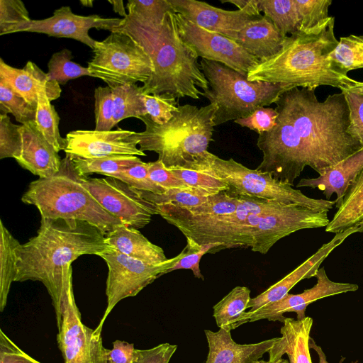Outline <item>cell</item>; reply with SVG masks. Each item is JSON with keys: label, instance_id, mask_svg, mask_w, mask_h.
Instances as JSON below:
<instances>
[{"label": "cell", "instance_id": "cell-60", "mask_svg": "<svg viewBox=\"0 0 363 363\" xmlns=\"http://www.w3.org/2000/svg\"><path fill=\"white\" fill-rule=\"evenodd\" d=\"M80 3L84 6L92 7L94 1L93 0H82V1H80Z\"/></svg>", "mask_w": 363, "mask_h": 363}, {"label": "cell", "instance_id": "cell-27", "mask_svg": "<svg viewBox=\"0 0 363 363\" xmlns=\"http://www.w3.org/2000/svg\"><path fill=\"white\" fill-rule=\"evenodd\" d=\"M114 250L150 264H160L169 259L164 250L151 242L138 229L121 224L106 236Z\"/></svg>", "mask_w": 363, "mask_h": 363}, {"label": "cell", "instance_id": "cell-44", "mask_svg": "<svg viewBox=\"0 0 363 363\" xmlns=\"http://www.w3.org/2000/svg\"><path fill=\"white\" fill-rule=\"evenodd\" d=\"M134 189L148 191L157 194L164 192V190L156 184L149 174V162H140L127 168L112 176Z\"/></svg>", "mask_w": 363, "mask_h": 363}, {"label": "cell", "instance_id": "cell-7", "mask_svg": "<svg viewBox=\"0 0 363 363\" xmlns=\"http://www.w3.org/2000/svg\"><path fill=\"white\" fill-rule=\"evenodd\" d=\"M71 157L65 155L60 170L48 178L31 182L21 201L33 205L42 218L86 221L105 236L123 224L98 203L82 182Z\"/></svg>", "mask_w": 363, "mask_h": 363}, {"label": "cell", "instance_id": "cell-19", "mask_svg": "<svg viewBox=\"0 0 363 363\" xmlns=\"http://www.w3.org/2000/svg\"><path fill=\"white\" fill-rule=\"evenodd\" d=\"M134 131L118 128L109 131L72 130L66 135L65 155L81 158L116 155L146 156L137 147Z\"/></svg>", "mask_w": 363, "mask_h": 363}, {"label": "cell", "instance_id": "cell-59", "mask_svg": "<svg viewBox=\"0 0 363 363\" xmlns=\"http://www.w3.org/2000/svg\"><path fill=\"white\" fill-rule=\"evenodd\" d=\"M254 363H290L289 361L285 359H282L281 358L280 359L276 361V362H266V361H264V360H257L255 361Z\"/></svg>", "mask_w": 363, "mask_h": 363}, {"label": "cell", "instance_id": "cell-37", "mask_svg": "<svg viewBox=\"0 0 363 363\" xmlns=\"http://www.w3.org/2000/svg\"><path fill=\"white\" fill-rule=\"evenodd\" d=\"M140 192L145 199L155 205H169L184 208L199 206L210 200L212 196L192 188L173 189L160 194L143 191Z\"/></svg>", "mask_w": 363, "mask_h": 363}, {"label": "cell", "instance_id": "cell-56", "mask_svg": "<svg viewBox=\"0 0 363 363\" xmlns=\"http://www.w3.org/2000/svg\"><path fill=\"white\" fill-rule=\"evenodd\" d=\"M221 3H230L235 5L238 9H244L255 6L258 0H220Z\"/></svg>", "mask_w": 363, "mask_h": 363}, {"label": "cell", "instance_id": "cell-49", "mask_svg": "<svg viewBox=\"0 0 363 363\" xmlns=\"http://www.w3.org/2000/svg\"><path fill=\"white\" fill-rule=\"evenodd\" d=\"M350 111L347 133L363 146V95L350 89H342Z\"/></svg>", "mask_w": 363, "mask_h": 363}, {"label": "cell", "instance_id": "cell-23", "mask_svg": "<svg viewBox=\"0 0 363 363\" xmlns=\"http://www.w3.org/2000/svg\"><path fill=\"white\" fill-rule=\"evenodd\" d=\"M204 332L209 349L206 363H254L269 351L277 339L241 345L233 340L230 331L220 328Z\"/></svg>", "mask_w": 363, "mask_h": 363}, {"label": "cell", "instance_id": "cell-18", "mask_svg": "<svg viewBox=\"0 0 363 363\" xmlns=\"http://www.w3.org/2000/svg\"><path fill=\"white\" fill-rule=\"evenodd\" d=\"M175 13L210 31L233 40L238 32L262 15L255 6L227 11L196 0H169Z\"/></svg>", "mask_w": 363, "mask_h": 363}, {"label": "cell", "instance_id": "cell-43", "mask_svg": "<svg viewBox=\"0 0 363 363\" xmlns=\"http://www.w3.org/2000/svg\"><path fill=\"white\" fill-rule=\"evenodd\" d=\"M219 243H208L198 245L192 240L186 239V246L182 251V256L167 272L166 274L177 269H191L196 278L204 279L199 267L201 257L207 252H211L213 249L218 250L220 248Z\"/></svg>", "mask_w": 363, "mask_h": 363}, {"label": "cell", "instance_id": "cell-52", "mask_svg": "<svg viewBox=\"0 0 363 363\" xmlns=\"http://www.w3.org/2000/svg\"><path fill=\"white\" fill-rule=\"evenodd\" d=\"M0 363H42L22 350L0 328Z\"/></svg>", "mask_w": 363, "mask_h": 363}, {"label": "cell", "instance_id": "cell-4", "mask_svg": "<svg viewBox=\"0 0 363 363\" xmlns=\"http://www.w3.org/2000/svg\"><path fill=\"white\" fill-rule=\"evenodd\" d=\"M334 26L335 17L330 16L313 30L286 36L279 52L259 62L247 74V79L279 84L288 90H315L320 86L352 89L359 81L349 77L330 58L339 43Z\"/></svg>", "mask_w": 363, "mask_h": 363}, {"label": "cell", "instance_id": "cell-25", "mask_svg": "<svg viewBox=\"0 0 363 363\" xmlns=\"http://www.w3.org/2000/svg\"><path fill=\"white\" fill-rule=\"evenodd\" d=\"M283 323L281 337H277L268 352L269 362H276L286 354L291 357L294 363H312L308 340L313 319L308 316L300 320L286 318Z\"/></svg>", "mask_w": 363, "mask_h": 363}, {"label": "cell", "instance_id": "cell-42", "mask_svg": "<svg viewBox=\"0 0 363 363\" xmlns=\"http://www.w3.org/2000/svg\"><path fill=\"white\" fill-rule=\"evenodd\" d=\"M144 102L147 111L145 116L159 125L170 121L179 106L176 98L167 93L145 94Z\"/></svg>", "mask_w": 363, "mask_h": 363}, {"label": "cell", "instance_id": "cell-54", "mask_svg": "<svg viewBox=\"0 0 363 363\" xmlns=\"http://www.w3.org/2000/svg\"><path fill=\"white\" fill-rule=\"evenodd\" d=\"M135 348L133 343L116 340L113 342V348L110 351L111 363H135Z\"/></svg>", "mask_w": 363, "mask_h": 363}, {"label": "cell", "instance_id": "cell-61", "mask_svg": "<svg viewBox=\"0 0 363 363\" xmlns=\"http://www.w3.org/2000/svg\"><path fill=\"white\" fill-rule=\"evenodd\" d=\"M290 363H294L293 359L291 357L288 356Z\"/></svg>", "mask_w": 363, "mask_h": 363}, {"label": "cell", "instance_id": "cell-29", "mask_svg": "<svg viewBox=\"0 0 363 363\" xmlns=\"http://www.w3.org/2000/svg\"><path fill=\"white\" fill-rule=\"evenodd\" d=\"M250 299L247 287L238 286L233 289L213 308L217 326L228 331L237 328Z\"/></svg>", "mask_w": 363, "mask_h": 363}, {"label": "cell", "instance_id": "cell-20", "mask_svg": "<svg viewBox=\"0 0 363 363\" xmlns=\"http://www.w3.org/2000/svg\"><path fill=\"white\" fill-rule=\"evenodd\" d=\"M362 232H363V224L336 233L330 241L323 244L315 254L294 270L262 294L251 298L247 305V308L250 309L247 312L252 313L265 305L281 300L300 281L315 277L322 262L335 248L350 235Z\"/></svg>", "mask_w": 363, "mask_h": 363}, {"label": "cell", "instance_id": "cell-6", "mask_svg": "<svg viewBox=\"0 0 363 363\" xmlns=\"http://www.w3.org/2000/svg\"><path fill=\"white\" fill-rule=\"evenodd\" d=\"M215 104L198 108L191 104L179 105L167 123L159 125L147 116H141L145 129L132 135L139 149L152 151L167 169L185 167L208 151L213 140Z\"/></svg>", "mask_w": 363, "mask_h": 363}, {"label": "cell", "instance_id": "cell-34", "mask_svg": "<svg viewBox=\"0 0 363 363\" xmlns=\"http://www.w3.org/2000/svg\"><path fill=\"white\" fill-rule=\"evenodd\" d=\"M60 117L45 91L38 94L35 123L47 141L59 152L65 150L66 139L63 138L59 130Z\"/></svg>", "mask_w": 363, "mask_h": 363}, {"label": "cell", "instance_id": "cell-50", "mask_svg": "<svg viewBox=\"0 0 363 363\" xmlns=\"http://www.w3.org/2000/svg\"><path fill=\"white\" fill-rule=\"evenodd\" d=\"M277 117L278 112L275 108L262 107L250 116L237 119L234 122L260 134L272 129L277 123Z\"/></svg>", "mask_w": 363, "mask_h": 363}, {"label": "cell", "instance_id": "cell-14", "mask_svg": "<svg viewBox=\"0 0 363 363\" xmlns=\"http://www.w3.org/2000/svg\"><path fill=\"white\" fill-rule=\"evenodd\" d=\"M82 182L104 209L128 227L142 228L157 215L155 205L145 199L140 191L115 177H83Z\"/></svg>", "mask_w": 363, "mask_h": 363}, {"label": "cell", "instance_id": "cell-57", "mask_svg": "<svg viewBox=\"0 0 363 363\" xmlns=\"http://www.w3.org/2000/svg\"><path fill=\"white\" fill-rule=\"evenodd\" d=\"M113 6V9L115 13L119 14L123 18L128 16V13L125 11L123 1L122 0H108V1Z\"/></svg>", "mask_w": 363, "mask_h": 363}, {"label": "cell", "instance_id": "cell-47", "mask_svg": "<svg viewBox=\"0 0 363 363\" xmlns=\"http://www.w3.org/2000/svg\"><path fill=\"white\" fill-rule=\"evenodd\" d=\"M95 129L109 131L115 126L113 122L114 104L111 89L99 86L94 91Z\"/></svg>", "mask_w": 363, "mask_h": 363}, {"label": "cell", "instance_id": "cell-38", "mask_svg": "<svg viewBox=\"0 0 363 363\" xmlns=\"http://www.w3.org/2000/svg\"><path fill=\"white\" fill-rule=\"evenodd\" d=\"M37 107L28 104L13 91L6 82L0 79V113H11L21 125L35 120Z\"/></svg>", "mask_w": 363, "mask_h": 363}, {"label": "cell", "instance_id": "cell-35", "mask_svg": "<svg viewBox=\"0 0 363 363\" xmlns=\"http://www.w3.org/2000/svg\"><path fill=\"white\" fill-rule=\"evenodd\" d=\"M72 58V53L68 49L53 53L48 63L49 78L60 85H65L67 82L82 76L91 77L88 67L73 62Z\"/></svg>", "mask_w": 363, "mask_h": 363}, {"label": "cell", "instance_id": "cell-39", "mask_svg": "<svg viewBox=\"0 0 363 363\" xmlns=\"http://www.w3.org/2000/svg\"><path fill=\"white\" fill-rule=\"evenodd\" d=\"M298 19L299 31L314 30L329 18L328 9L331 0H294Z\"/></svg>", "mask_w": 363, "mask_h": 363}, {"label": "cell", "instance_id": "cell-5", "mask_svg": "<svg viewBox=\"0 0 363 363\" xmlns=\"http://www.w3.org/2000/svg\"><path fill=\"white\" fill-rule=\"evenodd\" d=\"M174 11L166 13L160 25H150L128 15L115 31L130 35L151 57L155 71L143 84L144 94L167 93L176 99H199L208 83L199 57L179 35Z\"/></svg>", "mask_w": 363, "mask_h": 363}, {"label": "cell", "instance_id": "cell-1", "mask_svg": "<svg viewBox=\"0 0 363 363\" xmlns=\"http://www.w3.org/2000/svg\"><path fill=\"white\" fill-rule=\"evenodd\" d=\"M157 213L198 245L219 243L221 249L246 247L262 255L293 233L326 227L330 222L328 212L287 204L238 220H233L230 214L191 216L169 205L157 206Z\"/></svg>", "mask_w": 363, "mask_h": 363}, {"label": "cell", "instance_id": "cell-58", "mask_svg": "<svg viewBox=\"0 0 363 363\" xmlns=\"http://www.w3.org/2000/svg\"><path fill=\"white\" fill-rule=\"evenodd\" d=\"M350 89L363 95V82H359V83L356 86H354Z\"/></svg>", "mask_w": 363, "mask_h": 363}, {"label": "cell", "instance_id": "cell-30", "mask_svg": "<svg viewBox=\"0 0 363 363\" xmlns=\"http://www.w3.org/2000/svg\"><path fill=\"white\" fill-rule=\"evenodd\" d=\"M19 244L0 220V312L6 306L11 284L15 281L16 250Z\"/></svg>", "mask_w": 363, "mask_h": 363}, {"label": "cell", "instance_id": "cell-46", "mask_svg": "<svg viewBox=\"0 0 363 363\" xmlns=\"http://www.w3.org/2000/svg\"><path fill=\"white\" fill-rule=\"evenodd\" d=\"M238 202V196H233L226 191H223L212 196L210 200L199 206L189 208H178L195 216H220L234 213L236 211Z\"/></svg>", "mask_w": 363, "mask_h": 363}, {"label": "cell", "instance_id": "cell-55", "mask_svg": "<svg viewBox=\"0 0 363 363\" xmlns=\"http://www.w3.org/2000/svg\"><path fill=\"white\" fill-rule=\"evenodd\" d=\"M308 346L309 349H313L317 352L319 357V363H328L326 359V356L324 352L323 351L322 348L318 345H316L313 339L311 337H309ZM345 357H342L341 360L340 361V363H342ZM351 363H357V360L355 362H352Z\"/></svg>", "mask_w": 363, "mask_h": 363}, {"label": "cell", "instance_id": "cell-17", "mask_svg": "<svg viewBox=\"0 0 363 363\" xmlns=\"http://www.w3.org/2000/svg\"><path fill=\"white\" fill-rule=\"evenodd\" d=\"M315 277L317 279L316 284L301 294H288L281 300L265 305L252 313L245 311L239 321L238 326L262 319L284 323L286 319L284 313L289 312L296 313L297 320H300L306 317V308L313 302L328 296L355 291L359 289L358 285L355 284L331 281L327 276L324 267L318 269Z\"/></svg>", "mask_w": 363, "mask_h": 363}, {"label": "cell", "instance_id": "cell-26", "mask_svg": "<svg viewBox=\"0 0 363 363\" xmlns=\"http://www.w3.org/2000/svg\"><path fill=\"white\" fill-rule=\"evenodd\" d=\"M285 38L269 18L262 16L238 32L233 40L260 62L279 52Z\"/></svg>", "mask_w": 363, "mask_h": 363}, {"label": "cell", "instance_id": "cell-33", "mask_svg": "<svg viewBox=\"0 0 363 363\" xmlns=\"http://www.w3.org/2000/svg\"><path fill=\"white\" fill-rule=\"evenodd\" d=\"M258 7L284 37L299 31V19L294 0H258Z\"/></svg>", "mask_w": 363, "mask_h": 363}, {"label": "cell", "instance_id": "cell-21", "mask_svg": "<svg viewBox=\"0 0 363 363\" xmlns=\"http://www.w3.org/2000/svg\"><path fill=\"white\" fill-rule=\"evenodd\" d=\"M22 145L15 159L23 169L39 178H48L60 169L62 159L38 129L35 121L21 125Z\"/></svg>", "mask_w": 363, "mask_h": 363}, {"label": "cell", "instance_id": "cell-10", "mask_svg": "<svg viewBox=\"0 0 363 363\" xmlns=\"http://www.w3.org/2000/svg\"><path fill=\"white\" fill-rule=\"evenodd\" d=\"M88 62L91 77L101 79L111 89L137 82L145 84L155 71L145 49L130 35L116 30L96 41Z\"/></svg>", "mask_w": 363, "mask_h": 363}, {"label": "cell", "instance_id": "cell-32", "mask_svg": "<svg viewBox=\"0 0 363 363\" xmlns=\"http://www.w3.org/2000/svg\"><path fill=\"white\" fill-rule=\"evenodd\" d=\"M114 104V125L128 118L147 115L143 86L125 84L111 89Z\"/></svg>", "mask_w": 363, "mask_h": 363}, {"label": "cell", "instance_id": "cell-22", "mask_svg": "<svg viewBox=\"0 0 363 363\" xmlns=\"http://www.w3.org/2000/svg\"><path fill=\"white\" fill-rule=\"evenodd\" d=\"M0 79L28 104L37 107L38 94L45 91L50 101L60 96V84L49 78L36 64L28 61L23 68H16L0 59Z\"/></svg>", "mask_w": 363, "mask_h": 363}, {"label": "cell", "instance_id": "cell-12", "mask_svg": "<svg viewBox=\"0 0 363 363\" xmlns=\"http://www.w3.org/2000/svg\"><path fill=\"white\" fill-rule=\"evenodd\" d=\"M275 109L278 117L274 127L258 134L257 146L262 152V160L256 169L294 186L308 162L294 125L282 111Z\"/></svg>", "mask_w": 363, "mask_h": 363}, {"label": "cell", "instance_id": "cell-51", "mask_svg": "<svg viewBox=\"0 0 363 363\" xmlns=\"http://www.w3.org/2000/svg\"><path fill=\"white\" fill-rule=\"evenodd\" d=\"M149 174L151 179L162 188L164 191L173 189H191L182 180L177 177L159 160L149 162Z\"/></svg>", "mask_w": 363, "mask_h": 363}, {"label": "cell", "instance_id": "cell-48", "mask_svg": "<svg viewBox=\"0 0 363 363\" xmlns=\"http://www.w3.org/2000/svg\"><path fill=\"white\" fill-rule=\"evenodd\" d=\"M21 125L13 123L7 114L0 113V159H16L21 153Z\"/></svg>", "mask_w": 363, "mask_h": 363}, {"label": "cell", "instance_id": "cell-36", "mask_svg": "<svg viewBox=\"0 0 363 363\" xmlns=\"http://www.w3.org/2000/svg\"><path fill=\"white\" fill-rule=\"evenodd\" d=\"M330 58L346 73L363 68V35L340 38L338 45L330 54Z\"/></svg>", "mask_w": 363, "mask_h": 363}, {"label": "cell", "instance_id": "cell-8", "mask_svg": "<svg viewBox=\"0 0 363 363\" xmlns=\"http://www.w3.org/2000/svg\"><path fill=\"white\" fill-rule=\"evenodd\" d=\"M183 168L199 170L225 182L229 188L226 192L233 196L254 197L323 212H328L335 205V200L310 198L269 173L249 169L232 158L224 160L208 151Z\"/></svg>", "mask_w": 363, "mask_h": 363}, {"label": "cell", "instance_id": "cell-31", "mask_svg": "<svg viewBox=\"0 0 363 363\" xmlns=\"http://www.w3.org/2000/svg\"><path fill=\"white\" fill-rule=\"evenodd\" d=\"M70 157L77 172L82 177H88L92 174L112 177L142 161L138 156L124 155L89 159Z\"/></svg>", "mask_w": 363, "mask_h": 363}, {"label": "cell", "instance_id": "cell-3", "mask_svg": "<svg viewBox=\"0 0 363 363\" xmlns=\"http://www.w3.org/2000/svg\"><path fill=\"white\" fill-rule=\"evenodd\" d=\"M275 104L294 125L308 167L319 176L363 149L347 133L350 111L342 91L319 101L315 90L294 88L281 94Z\"/></svg>", "mask_w": 363, "mask_h": 363}, {"label": "cell", "instance_id": "cell-45", "mask_svg": "<svg viewBox=\"0 0 363 363\" xmlns=\"http://www.w3.org/2000/svg\"><path fill=\"white\" fill-rule=\"evenodd\" d=\"M31 21L21 0H0V35L13 33L18 27Z\"/></svg>", "mask_w": 363, "mask_h": 363}, {"label": "cell", "instance_id": "cell-16", "mask_svg": "<svg viewBox=\"0 0 363 363\" xmlns=\"http://www.w3.org/2000/svg\"><path fill=\"white\" fill-rule=\"evenodd\" d=\"M123 18H104L99 15L80 16L74 13L69 6H61L45 19L32 20L16 28L14 33L30 32L56 38H68L81 42L92 50L96 40L89 33L91 28L115 31Z\"/></svg>", "mask_w": 363, "mask_h": 363}, {"label": "cell", "instance_id": "cell-11", "mask_svg": "<svg viewBox=\"0 0 363 363\" xmlns=\"http://www.w3.org/2000/svg\"><path fill=\"white\" fill-rule=\"evenodd\" d=\"M65 294L57 334V344L64 363H111V350L104 346L101 333L82 321L74 298L71 264L65 267Z\"/></svg>", "mask_w": 363, "mask_h": 363}, {"label": "cell", "instance_id": "cell-15", "mask_svg": "<svg viewBox=\"0 0 363 363\" xmlns=\"http://www.w3.org/2000/svg\"><path fill=\"white\" fill-rule=\"evenodd\" d=\"M175 17L179 35L199 57L220 62L247 77L259 63L233 40L200 27L179 13H176Z\"/></svg>", "mask_w": 363, "mask_h": 363}, {"label": "cell", "instance_id": "cell-53", "mask_svg": "<svg viewBox=\"0 0 363 363\" xmlns=\"http://www.w3.org/2000/svg\"><path fill=\"white\" fill-rule=\"evenodd\" d=\"M177 348L176 345L162 343L150 349H136L135 363H169Z\"/></svg>", "mask_w": 363, "mask_h": 363}, {"label": "cell", "instance_id": "cell-28", "mask_svg": "<svg viewBox=\"0 0 363 363\" xmlns=\"http://www.w3.org/2000/svg\"><path fill=\"white\" fill-rule=\"evenodd\" d=\"M325 227L328 233H339L363 224V169L350 186Z\"/></svg>", "mask_w": 363, "mask_h": 363}, {"label": "cell", "instance_id": "cell-24", "mask_svg": "<svg viewBox=\"0 0 363 363\" xmlns=\"http://www.w3.org/2000/svg\"><path fill=\"white\" fill-rule=\"evenodd\" d=\"M362 169L363 149L330 168L321 176L301 179L296 187L317 188L327 200L335 194V207L337 208L350 186Z\"/></svg>", "mask_w": 363, "mask_h": 363}, {"label": "cell", "instance_id": "cell-9", "mask_svg": "<svg viewBox=\"0 0 363 363\" xmlns=\"http://www.w3.org/2000/svg\"><path fill=\"white\" fill-rule=\"evenodd\" d=\"M201 70L208 88L202 92L217 106L215 126L245 118L257 109L275 104L285 87L264 82H250L247 77L217 62L201 59Z\"/></svg>", "mask_w": 363, "mask_h": 363}, {"label": "cell", "instance_id": "cell-41", "mask_svg": "<svg viewBox=\"0 0 363 363\" xmlns=\"http://www.w3.org/2000/svg\"><path fill=\"white\" fill-rule=\"evenodd\" d=\"M169 169L189 187L203 192L208 196L228 191L229 189L225 182L201 171L183 167H175Z\"/></svg>", "mask_w": 363, "mask_h": 363}, {"label": "cell", "instance_id": "cell-40", "mask_svg": "<svg viewBox=\"0 0 363 363\" xmlns=\"http://www.w3.org/2000/svg\"><path fill=\"white\" fill-rule=\"evenodd\" d=\"M126 9L128 15L156 26L162 23L167 12L174 11L169 0H128Z\"/></svg>", "mask_w": 363, "mask_h": 363}, {"label": "cell", "instance_id": "cell-13", "mask_svg": "<svg viewBox=\"0 0 363 363\" xmlns=\"http://www.w3.org/2000/svg\"><path fill=\"white\" fill-rule=\"evenodd\" d=\"M106 263L108 275L106 283V307L94 329L101 333L104 323L113 308L121 301L138 295L144 288L166 272L182 256L169 259L160 264H150L127 256L114 249L99 255Z\"/></svg>", "mask_w": 363, "mask_h": 363}, {"label": "cell", "instance_id": "cell-2", "mask_svg": "<svg viewBox=\"0 0 363 363\" xmlns=\"http://www.w3.org/2000/svg\"><path fill=\"white\" fill-rule=\"evenodd\" d=\"M113 249L104 233L86 221L41 218L36 235L16 247L15 281L43 283L51 298L59 328L65 294V266L82 255L99 256Z\"/></svg>", "mask_w": 363, "mask_h": 363}]
</instances>
